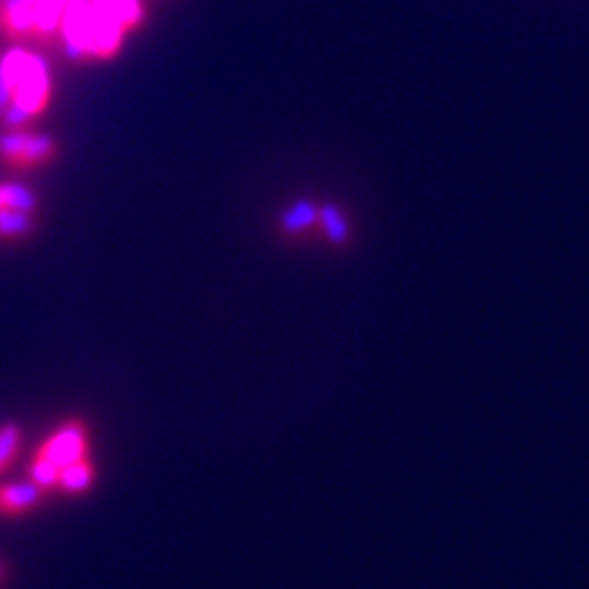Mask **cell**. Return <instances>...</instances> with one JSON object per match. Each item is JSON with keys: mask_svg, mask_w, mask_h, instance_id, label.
Returning a JSON list of instances; mask_svg holds the SVG:
<instances>
[{"mask_svg": "<svg viewBox=\"0 0 589 589\" xmlns=\"http://www.w3.org/2000/svg\"><path fill=\"white\" fill-rule=\"evenodd\" d=\"M0 208L36 213V210H39V200H36V194H33L28 186L3 180V183H0Z\"/></svg>", "mask_w": 589, "mask_h": 589, "instance_id": "obj_12", "label": "cell"}, {"mask_svg": "<svg viewBox=\"0 0 589 589\" xmlns=\"http://www.w3.org/2000/svg\"><path fill=\"white\" fill-rule=\"evenodd\" d=\"M317 224H320V205L314 200H306V197L292 202L290 208L279 216V230L290 238H298Z\"/></svg>", "mask_w": 589, "mask_h": 589, "instance_id": "obj_7", "label": "cell"}, {"mask_svg": "<svg viewBox=\"0 0 589 589\" xmlns=\"http://www.w3.org/2000/svg\"><path fill=\"white\" fill-rule=\"evenodd\" d=\"M3 576H6V565L0 562V579H3Z\"/></svg>", "mask_w": 589, "mask_h": 589, "instance_id": "obj_17", "label": "cell"}, {"mask_svg": "<svg viewBox=\"0 0 589 589\" xmlns=\"http://www.w3.org/2000/svg\"><path fill=\"white\" fill-rule=\"evenodd\" d=\"M0 74L11 88V107H17L30 120L41 115L50 104V69L33 52L14 47L0 58Z\"/></svg>", "mask_w": 589, "mask_h": 589, "instance_id": "obj_1", "label": "cell"}, {"mask_svg": "<svg viewBox=\"0 0 589 589\" xmlns=\"http://www.w3.org/2000/svg\"><path fill=\"white\" fill-rule=\"evenodd\" d=\"M58 153V140L50 137V134H41V131L30 129L0 131V161H6L11 170H39L44 164L58 159Z\"/></svg>", "mask_w": 589, "mask_h": 589, "instance_id": "obj_2", "label": "cell"}, {"mask_svg": "<svg viewBox=\"0 0 589 589\" xmlns=\"http://www.w3.org/2000/svg\"><path fill=\"white\" fill-rule=\"evenodd\" d=\"M93 17H96L93 0H71V6L66 9V17H63V25H60V39L66 44L71 58H90L88 47Z\"/></svg>", "mask_w": 589, "mask_h": 589, "instance_id": "obj_4", "label": "cell"}, {"mask_svg": "<svg viewBox=\"0 0 589 589\" xmlns=\"http://www.w3.org/2000/svg\"><path fill=\"white\" fill-rule=\"evenodd\" d=\"M320 227L325 232V238L333 246H347L352 240V221L350 216L339 208V205H320Z\"/></svg>", "mask_w": 589, "mask_h": 589, "instance_id": "obj_9", "label": "cell"}, {"mask_svg": "<svg viewBox=\"0 0 589 589\" xmlns=\"http://www.w3.org/2000/svg\"><path fill=\"white\" fill-rule=\"evenodd\" d=\"M41 491L33 480H22V483H6L0 486V513H25V510L36 508L41 500Z\"/></svg>", "mask_w": 589, "mask_h": 589, "instance_id": "obj_8", "label": "cell"}, {"mask_svg": "<svg viewBox=\"0 0 589 589\" xmlns=\"http://www.w3.org/2000/svg\"><path fill=\"white\" fill-rule=\"evenodd\" d=\"M36 232V213L0 208V240H22Z\"/></svg>", "mask_w": 589, "mask_h": 589, "instance_id": "obj_11", "label": "cell"}, {"mask_svg": "<svg viewBox=\"0 0 589 589\" xmlns=\"http://www.w3.org/2000/svg\"><path fill=\"white\" fill-rule=\"evenodd\" d=\"M58 486L63 491H69V494H82V491H88L90 486H93V467H90V461H74L66 470H60Z\"/></svg>", "mask_w": 589, "mask_h": 589, "instance_id": "obj_13", "label": "cell"}, {"mask_svg": "<svg viewBox=\"0 0 589 589\" xmlns=\"http://www.w3.org/2000/svg\"><path fill=\"white\" fill-rule=\"evenodd\" d=\"M39 456L52 461L58 470H66L69 464L88 456V431L80 420H69L66 426H60L50 440L41 445Z\"/></svg>", "mask_w": 589, "mask_h": 589, "instance_id": "obj_3", "label": "cell"}, {"mask_svg": "<svg viewBox=\"0 0 589 589\" xmlns=\"http://www.w3.org/2000/svg\"><path fill=\"white\" fill-rule=\"evenodd\" d=\"M11 107V88L9 82H6V77L0 74V115L9 110Z\"/></svg>", "mask_w": 589, "mask_h": 589, "instance_id": "obj_16", "label": "cell"}, {"mask_svg": "<svg viewBox=\"0 0 589 589\" xmlns=\"http://www.w3.org/2000/svg\"><path fill=\"white\" fill-rule=\"evenodd\" d=\"M36 0H0V33L11 44L33 41Z\"/></svg>", "mask_w": 589, "mask_h": 589, "instance_id": "obj_5", "label": "cell"}, {"mask_svg": "<svg viewBox=\"0 0 589 589\" xmlns=\"http://www.w3.org/2000/svg\"><path fill=\"white\" fill-rule=\"evenodd\" d=\"M30 480H33L39 489H52V486H58L60 470L52 464V461L36 456L33 467H30Z\"/></svg>", "mask_w": 589, "mask_h": 589, "instance_id": "obj_15", "label": "cell"}, {"mask_svg": "<svg viewBox=\"0 0 589 589\" xmlns=\"http://www.w3.org/2000/svg\"><path fill=\"white\" fill-rule=\"evenodd\" d=\"M69 6L71 0H36V20H33V41L36 44H52L58 39Z\"/></svg>", "mask_w": 589, "mask_h": 589, "instance_id": "obj_6", "label": "cell"}, {"mask_svg": "<svg viewBox=\"0 0 589 589\" xmlns=\"http://www.w3.org/2000/svg\"><path fill=\"white\" fill-rule=\"evenodd\" d=\"M17 450H20V426L6 423V426L0 429V470L9 467L11 459L17 456Z\"/></svg>", "mask_w": 589, "mask_h": 589, "instance_id": "obj_14", "label": "cell"}, {"mask_svg": "<svg viewBox=\"0 0 589 589\" xmlns=\"http://www.w3.org/2000/svg\"><path fill=\"white\" fill-rule=\"evenodd\" d=\"M104 14H110L112 20H118L126 33L134 28H140L142 20H145V9H142L140 0H93Z\"/></svg>", "mask_w": 589, "mask_h": 589, "instance_id": "obj_10", "label": "cell"}]
</instances>
